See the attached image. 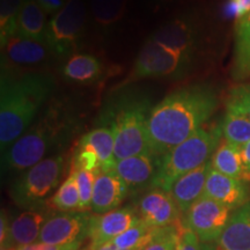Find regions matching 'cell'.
<instances>
[{
    "label": "cell",
    "instance_id": "1",
    "mask_svg": "<svg viewBox=\"0 0 250 250\" xmlns=\"http://www.w3.org/2000/svg\"><path fill=\"white\" fill-rule=\"evenodd\" d=\"M218 95L208 85H192L175 90L153 105L147 123L152 154L162 158L196 131L214 114Z\"/></svg>",
    "mask_w": 250,
    "mask_h": 250
},
{
    "label": "cell",
    "instance_id": "2",
    "mask_svg": "<svg viewBox=\"0 0 250 250\" xmlns=\"http://www.w3.org/2000/svg\"><path fill=\"white\" fill-rule=\"evenodd\" d=\"M56 87L49 73L33 72L20 77L1 74L0 85V148L1 154L22 137Z\"/></svg>",
    "mask_w": 250,
    "mask_h": 250
},
{
    "label": "cell",
    "instance_id": "3",
    "mask_svg": "<svg viewBox=\"0 0 250 250\" xmlns=\"http://www.w3.org/2000/svg\"><path fill=\"white\" fill-rule=\"evenodd\" d=\"M79 125L77 115L65 102L52 101L22 137L1 154L2 171H24L56 148L62 147Z\"/></svg>",
    "mask_w": 250,
    "mask_h": 250
},
{
    "label": "cell",
    "instance_id": "4",
    "mask_svg": "<svg viewBox=\"0 0 250 250\" xmlns=\"http://www.w3.org/2000/svg\"><path fill=\"white\" fill-rule=\"evenodd\" d=\"M152 108L151 100L133 92L117 94L103 107L98 118V126L112 130L116 162L151 153L147 123Z\"/></svg>",
    "mask_w": 250,
    "mask_h": 250
},
{
    "label": "cell",
    "instance_id": "5",
    "mask_svg": "<svg viewBox=\"0 0 250 250\" xmlns=\"http://www.w3.org/2000/svg\"><path fill=\"white\" fill-rule=\"evenodd\" d=\"M221 138L220 124L196 131L191 137L162 156L152 188L169 191L175 181L181 176L210 162L208 160L220 145Z\"/></svg>",
    "mask_w": 250,
    "mask_h": 250
},
{
    "label": "cell",
    "instance_id": "6",
    "mask_svg": "<svg viewBox=\"0 0 250 250\" xmlns=\"http://www.w3.org/2000/svg\"><path fill=\"white\" fill-rule=\"evenodd\" d=\"M65 169V156H48L22 171L11 187V196L19 206L37 208L58 187Z\"/></svg>",
    "mask_w": 250,
    "mask_h": 250
},
{
    "label": "cell",
    "instance_id": "7",
    "mask_svg": "<svg viewBox=\"0 0 250 250\" xmlns=\"http://www.w3.org/2000/svg\"><path fill=\"white\" fill-rule=\"evenodd\" d=\"M87 9L83 0H67L58 13L49 20L45 44L54 57L67 59L76 55L86 29Z\"/></svg>",
    "mask_w": 250,
    "mask_h": 250
},
{
    "label": "cell",
    "instance_id": "8",
    "mask_svg": "<svg viewBox=\"0 0 250 250\" xmlns=\"http://www.w3.org/2000/svg\"><path fill=\"white\" fill-rule=\"evenodd\" d=\"M193 59L179 55L147 40L137 56L124 83L148 78H180L190 70Z\"/></svg>",
    "mask_w": 250,
    "mask_h": 250
},
{
    "label": "cell",
    "instance_id": "9",
    "mask_svg": "<svg viewBox=\"0 0 250 250\" xmlns=\"http://www.w3.org/2000/svg\"><path fill=\"white\" fill-rule=\"evenodd\" d=\"M229 208L203 195L183 214L182 223L203 243H213L226 228L232 213Z\"/></svg>",
    "mask_w": 250,
    "mask_h": 250
},
{
    "label": "cell",
    "instance_id": "10",
    "mask_svg": "<svg viewBox=\"0 0 250 250\" xmlns=\"http://www.w3.org/2000/svg\"><path fill=\"white\" fill-rule=\"evenodd\" d=\"M90 214L87 212H62L48 218L41 230L39 242L54 246H83L88 237Z\"/></svg>",
    "mask_w": 250,
    "mask_h": 250
},
{
    "label": "cell",
    "instance_id": "11",
    "mask_svg": "<svg viewBox=\"0 0 250 250\" xmlns=\"http://www.w3.org/2000/svg\"><path fill=\"white\" fill-rule=\"evenodd\" d=\"M140 221L136 208H116L103 214L90 215L88 239L92 249H96L105 243L114 241L117 236L126 232Z\"/></svg>",
    "mask_w": 250,
    "mask_h": 250
},
{
    "label": "cell",
    "instance_id": "12",
    "mask_svg": "<svg viewBox=\"0 0 250 250\" xmlns=\"http://www.w3.org/2000/svg\"><path fill=\"white\" fill-rule=\"evenodd\" d=\"M148 40L170 51L193 59L198 44V31L191 20L177 18L159 27Z\"/></svg>",
    "mask_w": 250,
    "mask_h": 250
},
{
    "label": "cell",
    "instance_id": "13",
    "mask_svg": "<svg viewBox=\"0 0 250 250\" xmlns=\"http://www.w3.org/2000/svg\"><path fill=\"white\" fill-rule=\"evenodd\" d=\"M136 211L140 220L154 228H164L181 221V212L170 193L158 188H153L140 198Z\"/></svg>",
    "mask_w": 250,
    "mask_h": 250
},
{
    "label": "cell",
    "instance_id": "14",
    "mask_svg": "<svg viewBox=\"0 0 250 250\" xmlns=\"http://www.w3.org/2000/svg\"><path fill=\"white\" fill-rule=\"evenodd\" d=\"M161 158L152 153L130 156L116 162L114 171L126 184L129 191H138L145 188H152Z\"/></svg>",
    "mask_w": 250,
    "mask_h": 250
},
{
    "label": "cell",
    "instance_id": "15",
    "mask_svg": "<svg viewBox=\"0 0 250 250\" xmlns=\"http://www.w3.org/2000/svg\"><path fill=\"white\" fill-rule=\"evenodd\" d=\"M204 196L221 203L229 210L236 211L250 202V187L246 181L226 176L211 167L206 179Z\"/></svg>",
    "mask_w": 250,
    "mask_h": 250
},
{
    "label": "cell",
    "instance_id": "16",
    "mask_svg": "<svg viewBox=\"0 0 250 250\" xmlns=\"http://www.w3.org/2000/svg\"><path fill=\"white\" fill-rule=\"evenodd\" d=\"M129 192V188L114 170L100 171L94 183L90 210L95 214L116 210Z\"/></svg>",
    "mask_w": 250,
    "mask_h": 250
},
{
    "label": "cell",
    "instance_id": "17",
    "mask_svg": "<svg viewBox=\"0 0 250 250\" xmlns=\"http://www.w3.org/2000/svg\"><path fill=\"white\" fill-rule=\"evenodd\" d=\"M2 51V65L35 66L48 62L52 57L51 50L45 42L23 39L15 35L9 40Z\"/></svg>",
    "mask_w": 250,
    "mask_h": 250
},
{
    "label": "cell",
    "instance_id": "18",
    "mask_svg": "<svg viewBox=\"0 0 250 250\" xmlns=\"http://www.w3.org/2000/svg\"><path fill=\"white\" fill-rule=\"evenodd\" d=\"M46 220L48 215L44 211L37 208H28L12 221L8 239L2 247L18 249L39 241L41 230Z\"/></svg>",
    "mask_w": 250,
    "mask_h": 250
},
{
    "label": "cell",
    "instance_id": "19",
    "mask_svg": "<svg viewBox=\"0 0 250 250\" xmlns=\"http://www.w3.org/2000/svg\"><path fill=\"white\" fill-rule=\"evenodd\" d=\"M211 169V161L176 180L168 192L182 214L204 195L206 179Z\"/></svg>",
    "mask_w": 250,
    "mask_h": 250
},
{
    "label": "cell",
    "instance_id": "20",
    "mask_svg": "<svg viewBox=\"0 0 250 250\" xmlns=\"http://www.w3.org/2000/svg\"><path fill=\"white\" fill-rule=\"evenodd\" d=\"M210 246L212 250H250V202L233 212L223 234Z\"/></svg>",
    "mask_w": 250,
    "mask_h": 250
},
{
    "label": "cell",
    "instance_id": "21",
    "mask_svg": "<svg viewBox=\"0 0 250 250\" xmlns=\"http://www.w3.org/2000/svg\"><path fill=\"white\" fill-rule=\"evenodd\" d=\"M62 74L71 83L90 85L102 78L103 64L94 55L76 54L62 65Z\"/></svg>",
    "mask_w": 250,
    "mask_h": 250
},
{
    "label": "cell",
    "instance_id": "22",
    "mask_svg": "<svg viewBox=\"0 0 250 250\" xmlns=\"http://www.w3.org/2000/svg\"><path fill=\"white\" fill-rule=\"evenodd\" d=\"M46 14L36 0H23L15 35L44 42L48 22Z\"/></svg>",
    "mask_w": 250,
    "mask_h": 250
},
{
    "label": "cell",
    "instance_id": "23",
    "mask_svg": "<svg viewBox=\"0 0 250 250\" xmlns=\"http://www.w3.org/2000/svg\"><path fill=\"white\" fill-rule=\"evenodd\" d=\"M211 167L226 176L250 182V174L243 164L241 148L232 145L225 139L221 140L217 151L212 155Z\"/></svg>",
    "mask_w": 250,
    "mask_h": 250
},
{
    "label": "cell",
    "instance_id": "24",
    "mask_svg": "<svg viewBox=\"0 0 250 250\" xmlns=\"http://www.w3.org/2000/svg\"><path fill=\"white\" fill-rule=\"evenodd\" d=\"M79 145L94 149L99 156L101 171L114 170L116 165L115 159V138L112 130L107 126H98L81 137Z\"/></svg>",
    "mask_w": 250,
    "mask_h": 250
},
{
    "label": "cell",
    "instance_id": "25",
    "mask_svg": "<svg viewBox=\"0 0 250 250\" xmlns=\"http://www.w3.org/2000/svg\"><path fill=\"white\" fill-rule=\"evenodd\" d=\"M232 74L235 80L250 77V12L236 23Z\"/></svg>",
    "mask_w": 250,
    "mask_h": 250
},
{
    "label": "cell",
    "instance_id": "26",
    "mask_svg": "<svg viewBox=\"0 0 250 250\" xmlns=\"http://www.w3.org/2000/svg\"><path fill=\"white\" fill-rule=\"evenodd\" d=\"M127 0H90V14L100 29L108 30L124 18Z\"/></svg>",
    "mask_w": 250,
    "mask_h": 250
},
{
    "label": "cell",
    "instance_id": "27",
    "mask_svg": "<svg viewBox=\"0 0 250 250\" xmlns=\"http://www.w3.org/2000/svg\"><path fill=\"white\" fill-rule=\"evenodd\" d=\"M223 138L236 147L242 148L250 142V120L242 115L226 109L220 122Z\"/></svg>",
    "mask_w": 250,
    "mask_h": 250
},
{
    "label": "cell",
    "instance_id": "28",
    "mask_svg": "<svg viewBox=\"0 0 250 250\" xmlns=\"http://www.w3.org/2000/svg\"><path fill=\"white\" fill-rule=\"evenodd\" d=\"M160 228H154L148 226L147 224L140 220L133 227L129 228L126 232L121 234L114 240L112 245L117 248L124 250L142 249L144 250L158 235Z\"/></svg>",
    "mask_w": 250,
    "mask_h": 250
},
{
    "label": "cell",
    "instance_id": "29",
    "mask_svg": "<svg viewBox=\"0 0 250 250\" xmlns=\"http://www.w3.org/2000/svg\"><path fill=\"white\" fill-rule=\"evenodd\" d=\"M23 0H0V46L5 48L17 34L18 20Z\"/></svg>",
    "mask_w": 250,
    "mask_h": 250
},
{
    "label": "cell",
    "instance_id": "30",
    "mask_svg": "<svg viewBox=\"0 0 250 250\" xmlns=\"http://www.w3.org/2000/svg\"><path fill=\"white\" fill-rule=\"evenodd\" d=\"M52 208L61 212H73L80 210V196L79 190L76 182V177L73 173L68 175V177L51 198Z\"/></svg>",
    "mask_w": 250,
    "mask_h": 250
},
{
    "label": "cell",
    "instance_id": "31",
    "mask_svg": "<svg viewBox=\"0 0 250 250\" xmlns=\"http://www.w3.org/2000/svg\"><path fill=\"white\" fill-rule=\"evenodd\" d=\"M183 229L182 221L160 228L155 239L144 250H175Z\"/></svg>",
    "mask_w": 250,
    "mask_h": 250
},
{
    "label": "cell",
    "instance_id": "32",
    "mask_svg": "<svg viewBox=\"0 0 250 250\" xmlns=\"http://www.w3.org/2000/svg\"><path fill=\"white\" fill-rule=\"evenodd\" d=\"M72 173L76 177V182L79 190L80 196V212H86L89 208H92V198H93V190L94 183H95V173L87 171L83 169H74L72 168Z\"/></svg>",
    "mask_w": 250,
    "mask_h": 250
},
{
    "label": "cell",
    "instance_id": "33",
    "mask_svg": "<svg viewBox=\"0 0 250 250\" xmlns=\"http://www.w3.org/2000/svg\"><path fill=\"white\" fill-rule=\"evenodd\" d=\"M226 108L250 120V85L234 87L228 95Z\"/></svg>",
    "mask_w": 250,
    "mask_h": 250
},
{
    "label": "cell",
    "instance_id": "34",
    "mask_svg": "<svg viewBox=\"0 0 250 250\" xmlns=\"http://www.w3.org/2000/svg\"><path fill=\"white\" fill-rule=\"evenodd\" d=\"M72 168L92 171L95 174H99L101 171V165H100L98 154L90 147L81 145H78Z\"/></svg>",
    "mask_w": 250,
    "mask_h": 250
},
{
    "label": "cell",
    "instance_id": "35",
    "mask_svg": "<svg viewBox=\"0 0 250 250\" xmlns=\"http://www.w3.org/2000/svg\"><path fill=\"white\" fill-rule=\"evenodd\" d=\"M175 250H212V248L208 243H203L195 233L184 227Z\"/></svg>",
    "mask_w": 250,
    "mask_h": 250
},
{
    "label": "cell",
    "instance_id": "36",
    "mask_svg": "<svg viewBox=\"0 0 250 250\" xmlns=\"http://www.w3.org/2000/svg\"><path fill=\"white\" fill-rule=\"evenodd\" d=\"M250 12V0H228L225 6V14L237 21Z\"/></svg>",
    "mask_w": 250,
    "mask_h": 250
},
{
    "label": "cell",
    "instance_id": "37",
    "mask_svg": "<svg viewBox=\"0 0 250 250\" xmlns=\"http://www.w3.org/2000/svg\"><path fill=\"white\" fill-rule=\"evenodd\" d=\"M81 246L79 245H66V246H54L43 242H35L31 245L23 246L17 250H79Z\"/></svg>",
    "mask_w": 250,
    "mask_h": 250
},
{
    "label": "cell",
    "instance_id": "38",
    "mask_svg": "<svg viewBox=\"0 0 250 250\" xmlns=\"http://www.w3.org/2000/svg\"><path fill=\"white\" fill-rule=\"evenodd\" d=\"M48 15H55L64 7L67 0H36Z\"/></svg>",
    "mask_w": 250,
    "mask_h": 250
},
{
    "label": "cell",
    "instance_id": "39",
    "mask_svg": "<svg viewBox=\"0 0 250 250\" xmlns=\"http://www.w3.org/2000/svg\"><path fill=\"white\" fill-rule=\"evenodd\" d=\"M9 228H11V224L8 223L7 215H6L5 212L2 211L1 219H0V243H1V247L5 245L6 241H7Z\"/></svg>",
    "mask_w": 250,
    "mask_h": 250
},
{
    "label": "cell",
    "instance_id": "40",
    "mask_svg": "<svg viewBox=\"0 0 250 250\" xmlns=\"http://www.w3.org/2000/svg\"><path fill=\"white\" fill-rule=\"evenodd\" d=\"M241 155L243 164H245V167L248 173L250 174V142L246 144L245 146L241 148Z\"/></svg>",
    "mask_w": 250,
    "mask_h": 250
},
{
    "label": "cell",
    "instance_id": "41",
    "mask_svg": "<svg viewBox=\"0 0 250 250\" xmlns=\"http://www.w3.org/2000/svg\"><path fill=\"white\" fill-rule=\"evenodd\" d=\"M93 250H124V249L117 248L116 246L112 245V242H109V243H105V245H103L101 247H99V248L93 249ZM132 250H142V249H132Z\"/></svg>",
    "mask_w": 250,
    "mask_h": 250
},
{
    "label": "cell",
    "instance_id": "42",
    "mask_svg": "<svg viewBox=\"0 0 250 250\" xmlns=\"http://www.w3.org/2000/svg\"><path fill=\"white\" fill-rule=\"evenodd\" d=\"M1 250H17L15 248H6V247H1Z\"/></svg>",
    "mask_w": 250,
    "mask_h": 250
},
{
    "label": "cell",
    "instance_id": "43",
    "mask_svg": "<svg viewBox=\"0 0 250 250\" xmlns=\"http://www.w3.org/2000/svg\"><path fill=\"white\" fill-rule=\"evenodd\" d=\"M79 250H93V249H92V247L88 246V247H86V248H81Z\"/></svg>",
    "mask_w": 250,
    "mask_h": 250
},
{
    "label": "cell",
    "instance_id": "44",
    "mask_svg": "<svg viewBox=\"0 0 250 250\" xmlns=\"http://www.w3.org/2000/svg\"><path fill=\"white\" fill-rule=\"evenodd\" d=\"M159 1H162V2H170V1H173V0H159Z\"/></svg>",
    "mask_w": 250,
    "mask_h": 250
}]
</instances>
